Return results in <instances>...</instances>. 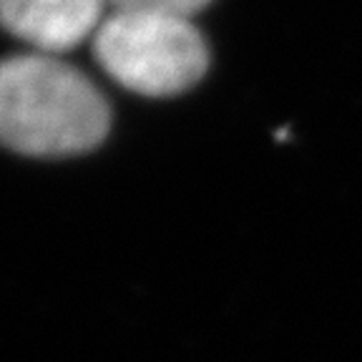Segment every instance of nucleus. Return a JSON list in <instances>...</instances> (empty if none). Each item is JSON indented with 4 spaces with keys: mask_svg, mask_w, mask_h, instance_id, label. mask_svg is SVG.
<instances>
[{
    "mask_svg": "<svg viewBox=\"0 0 362 362\" xmlns=\"http://www.w3.org/2000/svg\"><path fill=\"white\" fill-rule=\"evenodd\" d=\"M111 111L78 68L48 53L0 61V146L28 156H74L106 139Z\"/></svg>",
    "mask_w": 362,
    "mask_h": 362,
    "instance_id": "obj_1",
    "label": "nucleus"
},
{
    "mask_svg": "<svg viewBox=\"0 0 362 362\" xmlns=\"http://www.w3.org/2000/svg\"><path fill=\"white\" fill-rule=\"evenodd\" d=\"M93 56L116 83L148 98L184 93L209 66L192 18L161 11H111L93 35Z\"/></svg>",
    "mask_w": 362,
    "mask_h": 362,
    "instance_id": "obj_2",
    "label": "nucleus"
},
{
    "mask_svg": "<svg viewBox=\"0 0 362 362\" xmlns=\"http://www.w3.org/2000/svg\"><path fill=\"white\" fill-rule=\"evenodd\" d=\"M103 11L106 0H0V28L35 53L58 56L93 38Z\"/></svg>",
    "mask_w": 362,
    "mask_h": 362,
    "instance_id": "obj_3",
    "label": "nucleus"
},
{
    "mask_svg": "<svg viewBox=\"0 0 362 362\" xmlns=\"http://www.w3.org/2000/svg\"><path fill=\"white\" fill-rule=\"evenodd\" d=\"M209 3L211 0H106L111 11H161L184 18H192Z\"/></svg>",
    "mask_w": 362,
    "mask_h": 362,
    "instance_id": "obj_4",
    "label": "nucleus"
}]
</instances>
